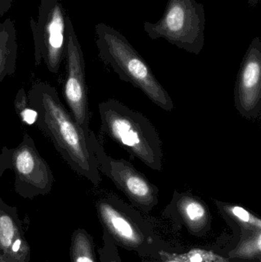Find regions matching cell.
I'll return each mask as SVG.
<instances>
[{"label": "cell", "instance_id": "cell-1", "mask_svg": "<svg viewBox=\"0 0 261 262\" xmlns=\"http://www.w3.org/2000/svg\"><path fill=\"white\" fill-rule=\"evenodd\" d=\"M38 114V129L49 137L72 170L98 186L101 182L98 162L87 136L62 104L55 88L44 81L34 83L28 92Z\"/></svg>", "mask_w": 261, "mask_h": 262}, {"label": "cell", "instance_id": "cell-2", "mask_svg": "<svg viewBox=\"0 0 261 262\" xmlns=\"http://www.w3.org/2000/svg\"><path fill=\"white\" fill-rule=\"evenodd\" d=\"M98 109L101 132L150 169L162 171V141L148 118L116 99L102 101Z\"/></svg>", "mask_w": 261, "mask_h": 262}, {"label": "cell", "instance_id": "cell-3", "mask_svg": "<svg viewBox=\"0 0 261 262\" xmlns=\"http://www.w3.org/2000/svg\"><path fill=\"white\" fill-rule=\"evenodd\" d=\"M101 60L125 82L142 91L158 107L167 112L174 109L170 94L159 83L147 61L119 31L104 24L97 27Z\"/></svg>", "mask_w": 261, "mask_h": 262}, {"label": "cell", "instance_id": "cell-4", "mask_svg": "<svg viewBox=\"0 0 261 262\" xmlns=\"http://www.w3.org/2000/svg\"><path fill=\"white\" fill-rule=\"evenodd\" d=\"M205 8L196 0H168L162 18L145 21L144 31L151 39L164 38L170 44L194 55L205 45Z\"/></svg>", "mask_w": 261, "mask_h": 262}, {"label": "cell", "instance_id": "cell-5", "mask_svg": "<svg viewBox=\"0 0 261 262\" xmlns=\"http://www.w3.org/2000/svg\"><path fill=\"white\" fill-rule=\"evenodd\" d=\"M7 169L15 174L14 189L22 198L33 200L38 195H48L52 191L55 183L53 172L27 132H24L18 146L2 148L0 177Z\"/></svg>", "mask_w": 261, "mask_h": 262}, {"label": "cell", "instance_id": "cell-6", "mask_svg": "<svg viewBox=\"0 0 261 262\" xmlns=\"http://www.w3.org/2000/svg\"><path fill=\"white\" fill-rule=\"evenodd\" d=\"M90 142L100 172L108 177L125 194L133 206L146 213L151 212L159 201V188L130 162L108 155L101 140L92 130Z\"/></svg>", "mask_w": 261, "mask_h": 262}, {"label": "cell", "instance_id": "cell-7", "mask_svg": "<svg viewBox=\"0 0 261 262\" xmlns=\"http://www.w3.org/2000/svg\"><path fill=\"white\" fill-rule=\"evenodd\" d=\"M96 209L104 230L115 244L136 251L145 244L147 238L143 231L145 221L136 209L119 197L110 194L99 199Z\"/></svg>", "mask_w": 261, "mask_h": 262}, {"label": "cell", "instance_id": "cell-8", "mask_svg": "<svg viewBox=\"0 0 261 262\" xmlns=\"http://www.w3.org/2000/svg\"><path fill=\"white\" fill-rule=\"evenodd\" d=\"M234 105L247 120H256L261 112V40L253 38L244 56L234 88Z\"/></svg>", "mask_w": 261, "mask_h": 262}, {"label": "cell", "instance_id": "cell-9", "mask_svg": "<svg viewBox=\"0 0 261 262\" xmlns=\"http://www.w3.org/2000/svg\"><path fill=\"white\" fill-rule=\"evenodd\" d=\"M64 101L78 125L90 136V112L89 109L85 66L82 52L78 45L72 41L67 49V69L63 87Z\"/></svg>", "mask_w": 261, "mask_h": 262}, {"label": "cell", "instance_id": "cell-10", "mask_svg": "<svg viewBox=\"0 0 261 262\" xmlns=\"http://www.w3.org/2000/svg\"><path fill=\"white\" fill-rule=\"evenodd\" d=\"M31 248L18 209L0 196V262H30Z\"/></svg>", "mask_w": 261, "mask_h": 262}, {"label": "cell", "instance_id": "cell-11", "mask_svg": "<svg viewBox=\"0 0 261 262\" xmlns=\"http://www.w3.org/2000/svg\"><path fill=\"white\" fill-rule=\"evenodd\" d=\"M167 209L169 212L180 217L188 227L194 230L205 229L211 221L208 206L191 192L175 191Z\"/></svg>", "mask_w": 261, "mask_h": 262}, {"label": "cell", "instance_id": "cell-12", "mask_svg": "<svg viewBox=\"0 0 261 262\" xmlns=\"http://www.w3.org/2000/svg\"><path fill=\"white\" fill-rule=\"evenodd\" d=\"M70 262H97L93 237L83 229L74 231L69 250Z\"/></svg>", "mask_w": 261, "mask_h": 262}, {"label": "cell", "instance_id": "cell-13", "mask_svg": "<svg viewBox=\"0 0 261 262\" xmlns=\"http://www.w3.org/2000/svg\"><path fill=\"white\" fill-rule=\"evenodd\" d=\"M215 204L217 206L222 215L228 217L230 220L239 223L244 227L250 229H261V221L258 217L255 216L249 211L239 205L214 200Z\"/></svg>", "mask_w": 261, "mask_h": 262}, {"label": "cell", "instance_id": "cell-14", "mask_svg": "<svg viewBox=\"0 0 261 262\" xmlns=\"http://www.w3.org/2000/svg\"><path fill=\"white\" fill-rule=\"evenodd\" d=\"M14 108L21 122L28 126H33L36 124L38 114L29 103L28 93L23 88L17 92L14 100Z\"/></svg>", "mask_w": 261, "mask_h": 262}, {"label": "cell", "instance_id": "cell-15", "mask_svg": "<svg viewBox=\"0 0 261 262\" xmlns=\"http://www.w3.org/2000/svg\"><path fill=\"white\" fill-rule=\"evenodd\" d=\"M15 70V52L13 48L0 43V84L6 76H12Z\"/></svg>", "mask_w": 261, "mask_h": 262}, {"label": "cell", "instance_id": "cell-16", "mask_svg": "<svg viewBox=\"0 0 261 262\" xmlns=\"http://www.w3.org/2000/svg\"><path fill=\"white\" fill-rule=\"evenodd\" d=\"M103 243L102 247L98 250L101 262H122L116 245L105 230L103 232Z\"/></svg>", "mask_w": 261, "mask_h": 262}, {"label": "cell", "instance_id": "cell-17", "mask_svg": "<svg viewBox=\"0 0 261 262\" xmlns=\"http://www.w3.org/2000/svg\"><path fill=\"white\" fill-rule=\"evenodd\" d=\"M260 231L257 232V235L253 238L247 240L243 245H241L237 250L234 251V255L239 258H256L260 255L261 246Z\"/></svg>", "mask_w": 261, "mask_h": 262}, {"label": "cell", "instance_id": "cell-18", "mask_svg": "<svg viewBox=\"0 0 261 262\" xmlns=\"http://www.w3.org/2000/svg\"><path fill=\"white\" fill-rule=\"evenodd\" d=\"M177 258L182 262H227L222 257L205 250H193Z\"/></svg>", "mask_w": 261, "mask_h": 262}, {"label": "cell", "instance_id": "cell-19", "mask_svg": "<svg viewBox=\"0 0 261 262\" xmlns=\"http://www.w3.org/2000/svg\"><path fill=\"white\" fill-rule=\"evenodd\" d=\"M247 1H248L250 7L255 8L260 3V0H247Z\"/></svg>", "mask_w": 261, "mask_h": 262}, {"label": "cell", "instance_id": "cell-20", "mask_svg": "<svg viewBox=\"0 0 261 262\" xmlns=\"http://www.w3.org/2000/svg\"><path fill=\"white\" fill-rule=\"evenodd\" d=\"M168 262H182V261H179V260H173V261H170Z\"/></svg>", "mask_w": 261, "mask_h": 262}]
</instances>
